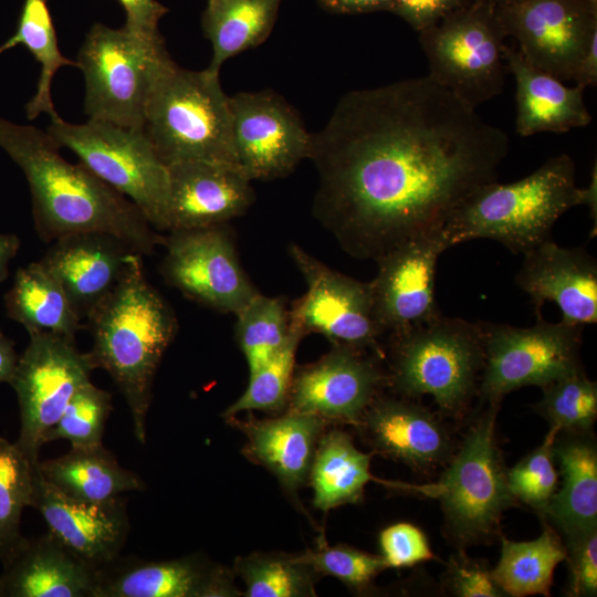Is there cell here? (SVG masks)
Instances as JSON below:
<instances>
[{"label":"cell","instance_id":"f6af8a7d","mask_svg":"<svg viewBox=\"0 0 597 597\" xmlns=\"http://www.w3.org/2000/svg\"><path fill=\"white\" fill-rule=\"evenodd\" d=\"M447 583L455 596L502 597L505 596L491 576V570L460 554L450 559Z\"/></svg>","mask_w":597,"mask_h":597},{"label":"cell","instance_id":"ac0fdd59","mask_svg":"<svg viewBox=\"0 0 597 597\" xmlns=\"http://www.w3.org/2000/svg\"><path fill=\"white\" fill-rule=\"evenodd\" d=\"M441 230L410 239L375 260L378 270L369 283L375 316L385 334L441 315L436 271L439 256L449 249Z\"/></svg>","mask_w":597,"mask_h":597},{"label":"cell","instance_id":"836d02e7","mask_svg":"<svg viewBox=\"0 0 597 597\" xmlns=\"http://www.w3.org/2000/svg\"><path fill=\"white\" fill-rule=\"evenodd\" d=\"M19 44L25 46L41 66L36 92L25 106L27 117L34 119L44 113L51 121L59 118L51 96L52 80L62 66L77 67V63L60 51L48 0H24L15 33L1 48L6 51Z\"/></svg>","mask_w":597,"mask_h":597},{"label":"cell","instance_id":"83f0119b","mask_svg":"<svg viewBox=\"0 0 597 597\" xmlns=\"http://www.w3.org/2000/svg\"><path fill=\"white\" fill-rule=\"evenodd\" d=\"M553 452L562 484L541 515L567 541L597 528V448L589 432H559Z\"/></svg>","mask_w":597,"mask_h":597},{"label":"cell","instance_id":"9a60e30c","mask_svg":"<svg viewBox=\"0 0 597 597\" xmlns=\"http://www.w3.org/2000/svg\"><path fill=\"white\" fill-rule=\"evenodd\" d=\"M495 11L523 57L559 81L574 80L597 35V0H514Z\"/></svg>","mask_w":597,"mask_h":597},{"label":"cell","instance_id":"7402d4cb","mask_svg":"<svg viewBox=\"0 0 597 597\" xmlns=\"http://www.w3.org/2000/svg\"><path fill=\"white\" fill-rule=\"evenodd\" d=\"M515 283L528 295L537 318L549 301L559 307L562 322L597 323V263L583 247L543 242L523 254Z\"/></svg>","mask_w":597,"mask_h":597},{"label":"cell","instance_id":"6da1fadb","mask_svg":"<svg viewBox=\"0 0 597 597\" xmlns=\"http://www.w3.org/2000/svg\"><path fill=\"white\" fill-rule=\"evenodd\" d=\"M507 151L504 130L429 75L350 91L312 134L313 213L350 256L376 260L441 230Z\"/></svg>","mask_w":597,"mask_h":597},{"label":"cell","instance_id":"f546056e","mask_svg":"<svg viewBox=\"0 0 597 597\" xmlns=\"http://www.w3.org/2000/svg\"><path fill=\"white\" fill-rule=\"evenodd\" d=\"M371 453L362 452L339 428L322 434L308 474L313 505L325 513L362 501L365 486L376 480L370 472Z\"/></svg>","mask_w":597,"mask_h":597},{"label":"cell","instance_id":"8d00e7d4","mask_svg":"<svg viewBox=\"0 0 597 597\" xmlns=\"http://www.w3.org/2000/svg\"><path fill=\"white\" fill-rule=\"evenodd\" d=\"M235 316V338L251 374L286 344L291 335L289 311L282 297L259 292Z\"/></svg>","mask_w":597,"mask_h":597},{"label":"cell","instance_id":"8992f818","mask_svg":"<svg viewBox=\"0 0 597 597\" xmlns=\"http://www.w3.org/2000/svg\"><path fill=\"white\" fill-rule=\"evenodd\" d=\"M143 130L167 167L188 160L235 165L229 96L207 69L168 61L151 86Z\"/></svg>","mask_w":597,"mask_h":597},{"label":"cell","instance_id":"11a10c76","mask_svg":"<svg viewBox=\"0 0 597 597\" xmlns=\"http://www.w3.org/2000/svg\"><path fill=\"white\" fill-rule=\"evenodd\" d=\"M3 52V49L0 46V54Z\"/></svg>","mask_w":597,"mask_h":597},{"label":"cell","instance_id":"b9f144b4","mask_svg":"<svg viewBox=\"0 0 597 597\" xmlns=\"http://www.w3.org/2000/svg\"><path fill=\"white\" fill-rule=\"evenodd\" d=\"M296 555L320 576L335 577L359 593L368 589L374 578L388 568L381 555L345 544L328 546L323 543L315 549L307 548Z\"/></svg>","mask_w":597,"mask_h":597},{"label":"cell","instance_id":"74e56055","mask_svg":"<svg viewBox=\"0 0 597 597\" xmlns=\"http://www.w3.org/2000/svg\"><path fill=\"white\" fill-rule=\"evenodd\" d=\"M301 339L300 335L291 331L281 350L250 374L247 389L223 411L222 417L228 418L252 410L266 413L283 412L289 400L295 370V355Z\"/></svg>","mask_w":597,"mask_h":597},{"label":"cell","instance_id":"52a82bcc","mask_svg":"<svg viewBox=\"0 0 597 597\" xmlns=\"http://www.w3.org/2000/svg\"><path fill=\"white\" fill-rule=\"evenodd\" d=\"M486 404L488 408L470 428L437 482L390 483L438 500L447 533L461 547L485 542L496 531L502 514L519 503L509 488L496 444L495 420L500 404Z\"/></svg>","mask_w":597,"mask_h":597},{"label":"cell","instance_id":"7dc6e473","mask_svg":"<svg viewBox=\"0 0 597 597\" xmlns=\"http://www.w3.org/2000/svg\"><path fill=\"white\" fill-rule=\"evenodd\" d=\"M126 12L125 28L134 32L156 33L158 21L168 9L157 0H118Z\"/></svg>","mask_w":597,"mask_h":597},{"label":"cell","instance_id":"4fadbf2b","mask_svg":"<svg viewBox=\"0 0 597 597\" xmlns=\"http://www.w3.org/2000/svg\"><path fill=\"white\" fill-rule=\"evenodd\" d=\"M289 254L306 283L289 311L290 329L302 338L321 334L332 345L383 356L385 333L375 316L370 283L328 268L298 244L291 243Z\"/></svg>","mask_w":597,"mask_h":597},{"label":"cell","instance_id":"4316f807","mask_svg":"<svg viewBox=\"0 0 597 597\" xmlns=\"http://www.w3.org/2000/svg\"><path fill=\"white\" fill-rule=\"evenodd\" d=\"M506 69L516 84V132L566 133L588 126L593 118L579 84L566 86L558 78L528 63L514 46L504 48Z\"/></svg>","mask_w":597,"mask_h":597},{"label":"cell","instance_id":"d6986e66","mask_svg":"<svg viewBox=\"0 0 597 597\" xmlns=\"http://www.w3.org/2000/svg\"><path fill=\"white\" fill-rule=\"evenodd\" d=\"M38 464L32 507L42 515L49 531L97 570L115 561L129 533L125 500L121 496L103 502L70 499L43 479Z\"/></svg>","mask_w":597,"mask_h":597},{"label":"cell","instance_id":"d4e9b609","mask_svg":"<svg viewBox=\"0 0 597 597\" xmlns=\"http://www.w3.org/2000/svg\"><path fill=\"white\" fill-rule=\"evenodd\" d=\"M133 252L113 234L81 232L53 241L40 262L62 285L83 318L116 285Z\"/></svg>","mask_w":597,"mask_h":597},{"label":"cell","instance_id":"816d5d0a","mask_svg":"<svg viewBox=\"0 0 597 597\" xmlns=\"http://www.w3.org/2000/svg\"><path fill=\"white\" fill-rule=\"evenodd\" d=\"M20 248V240L15 234L0 233V282L6 280L9 263Z\"/></svg>","mask_w":597,"mask_h":597},{"label":"cell","instance_id":"e0dca14e","mask_svg":"<svg viewBox=\"0 0 597 597\" xmlns=\"http://www.w3.org/2000/svg\"><path fill=\"white\" fill-rule=\"evenodd\" d=\"M380 358L368 350L332 345L320 359L294 370L284 411L312 415L328 425L356 426L387 387Z\"/></svg>","mask_w":597,"mask_h":597},{"label":"cell","instance_id":"d590c367","mask_svg":"<svg viewBox=\"0 0 597 597\" xmlns=\"http://www.w3.org/2000/svg\"><path fill=\"white\" fill-rule=\"evenodd\" d=\"M38 463L15 442L0 437V561L3 566L23 540L20 523L24 509L32 506Z\"/></svg>","mask_w":597,"mask_h":597},{"label":"cell","instance_id":"603a6c76","mask_svg":"<svg viewBox=\"0 0 597 597\" xmlns=\"http://www.w3.org/2000/svg\"><path fill=\"white\" fill-rule=\"evenodd\" d=\"M376 453L415 470L449 461L453 443L448 429L413 399L379 394L355 426Z\"/></svg>","mask_w":597,"mask_h":597},{"label":"cell","instance_id":"7a4b0ae2","mask_svg":"<svg viewBox=\"0 0 597 597\" xmlns=\"http://www.w3.org/2000/svg\"><path fill=\"white\" fill-rule=\"evenodd\" d=\"M0 148L27 178L35 230L43 241L102 232L117 237L142 255L163 244L164 237L128 198L81 163L64 159L46 130L0 117Z\"/></svg>","mask_w":597,"mask_h":597},{"label":"cell","instance_id":"db71d44e","mask_svg":"<svg viewBox=\"0 0 597 597\" xmlns=\"http://www.w3.org/2000/svg\"><path fill=\"white\" fill-rule=\"evenodd\" d=\"M481 1L490 3V4L494 6V7H499V6L512 2L514 0H481Z\"/></svg>","mask_w":597,"mask_h":597},{"label":"cell","instance_id":"e575fe53","mask_svg":"<svg viewBox=\"0 0 597 597\" xmlns=\"http://www.w3.org/2000/svg\"><path fill=\"white\" fill-rule=\"evenodd\" d=\"M232 569L247 597H312L321 577L296 554L253 552L234 559Z\"/></svg>","mask_w":597,"mask_h":597},{"label":"cell","instance_id":"8fae6325","mask_svg":"<svg viewBox=\"0 0 597 597\" xmlns=\"http://www.w3.org/2000/svg\"><path fill=\"white\" fill-rule=\"evenodd\" d=\"M484 365L478 395L500 404L509 392L544 387L584 371L580 347L584 325L549 323L542 317L531 327L480 322Z\"/></svg>","mask_w":597,"mask_h":597},{"label":"cell","instance_id":"2e32d148","mask_svg":"<svg viewBox=\"0 0 597 597\" xmlns=\"http://www.w3.org/2000/svg\"><path fill=\"white\" fill-rule=\"evenodd\" d=\"M229 103L235 165L251 181L287 176L310 157L312 134L281 95L239 92Z\"/></svg>","mask_w":597,"mask_h":597},{"label":"cell","instance_id":"f35d334b","mask_svg":"<svg viewBox=\"0 0 597 597\" xmlns=\"http://www.w3.org/2000/svg\"><path fill=\"white\" fill-rule=\"evenodd\" d=\"M535 410L559 432L588 433L597 418V384L584 371L544 387Z\"/></svg>","mask_w":597,"mask_h":597},{"label":"cell","instance_id":"ee69618b","mask_svg":"<svg viewBox=\"0 0 597 597\" xmlns=\"http://www.w3.org/2000/svg\"><path fill=\"white\" fill-rule=\"evenodd\" d=\"M569 565L568 594L596 596L597 593V528L566 541Z\"/></svg>","mask_w":597,"mask_h":597},{"label":"cell","instance_id":"681fc988","mask_svg":"<svg viewBox=\"0 0 597 597\" xmlns=\"http://www.w3.org/2000/svg\"><path fill=\"white\" fill-rule=\"evenodd\" d=\"M576 84L583 87L595 86L597 83V35L588 44L582 56L574 80Z\"/></svg>","mask_w":597,"mask_h":597},{"label":"cell","instance_id":"cb8c5ba5","mask_svg":"<svg viewBox=\"0 0 597 597\" xmlns=\"http://www.w3.org/2000/svg\"><path fill=\"white\" fill-rule=\"evenodd\" d=\"M226 422L243 433L242 453L253 463L270 471L283 490L292 498L308 480L318 441L328 423L305 413L283 411L272 418H224Z\"/></svg>","mask_w":597,"mask_h":597},{"label":"cell","instance_id":"ffe728a7","mask_svg":"<svg viewBox=\"0 0 597 597\" xmlns=\"http://www.w3.org/2000/svg\"><path fill=\"white\" fill-rule=\"evenodd\" d=\"M231 568L200 554L167 561L119 559L97 570L94 597H237Z\"/></svg>","mask_w":597,"mask_h":597},{"label":"cell","instance_id":"7c38bea8","mask_svg":"<svg viewBox=\"0 0 597 597\" xmlns=\"http://www.w3.org/2000/svg\"><path fill=\"white\" fill-rule=\"evenodd\" d=\"M19 357L10 381L20 410V432L15 443L33 462L46 431L61 417L72 396L95 370L88 353L81 352L75 338L38 332Z\"/></svg>","mask_w":597,"mask_h":597},{"label":"cell","instance_id":"4dcf8cb0","mask_svg":"<svg viewBox=\"0 0 597 597\" xmlns=\"http://www.w3.org/2000/svg\"><path fill=\"white\" fill-rule=\"evenodd\" d=\"M7 314L29 334L48 332L75 338L82 317L57 280L38 262L17 270L4 296Z\"/></svg>","mask_w":597,"mask_h":597},{"label":"cell","instance_id":"c3c4849f","mask_svg":"<svg viewBox=\"0 0 597 597\" xmlns=\"http://www.w3.org/2000/svg\"><path fill=\"white\" fill-rule=\"evenodd\" d=\"M326 11L337 14H359L388 11L389 0H317Z\"/></svg>","mask_w":597,"mask_h":597},{"label":"cell","instance_id":"60d3db41","mask_svg":"<svg viewBox=\"0 0 597 597\" xmlns=\"http://www.w3.org/2000/svg\"><path fill=\"white\" fill-rule=\"evenodd\" d=\"M558 433L557 428L549 427L543 442L506 470V480L513 496L540 514L557 490L558 474L553 446Z\"/></svg>","mask_w":597,"mask_h":597},{"label":"cell","instance_id":"277c9868","mask_svg":"<svg viewBox=\"0 0 597 597\" xmlns=\"http://www.w3.org/2000/svg\"><path fill=\"white\" fill-rule=\"evenodd\" d=\"M579 205H584V188L576 185L575 163L561 154L517 181L479 187L453 210L441 231L448 248L492 239L514 254H525L552 239L557 220Z\"/></svg>","mask_w":597,"mask_h":597},{"label":"cell","instance_id":"f907efd6","mask_svg":"<svg viewBox=\"0 0 597 597\" xmlns=\"http://www.w3.org/2000/svg\"><path fill=\"white\" fill-rule=\"evenodd\" d=\"M19 356L14 348V343L7 337L0 329V384H10L17 365Z\"/></svg>","mask_w":597,"mask_h":597},{"label":"cell","instance_id":"30bf717a","mask_svg":"<svg viewBox=\"0 0 597 597\" xmlns=\"http://www.w3.org/2000/svg\"><path fill=\"white\" fill-rule=\"evenodd\" d=\"M505 38L495 7L481 0L419 33L428 75L474 108L504 88Z\"/></svg>","mask_w":597,"mask_h":597},{"label":"cell","instance_id":"bcb514c9","mask_svg":"<svg viewBox=\"0 0 597 597\" xmlns=\"http://www.w3.org/2000/svg\"><path fill=\"white\" fill-rule=\"evenodd\" d=\"M471 0H389L388 12L404 19L418 33Z\"/></svg>","mask_w":597,"mask_h":597},{"label":"cell","instance_id":"484cf974","mask_svg":"<svg viewBox=\"0 0 597 597\" xmlns=\"http://www.w3.org/2000/svg\"><path fill=\"white\" fill-rule=\"evenodd\" d=\"M97 569L50 531L23 537L0 575V597H94Z\"/></svg>","mask_w":597,"mask_h":597},{"label":"cell","instance_id":"ab89813d","mask_svg":"<svg viewBox=\"0 0 597 597\" xmlns=\"http://www.w3.org/2000/svg\"><path fill=\"white\" fill-rule=\"evenodd\" d=\"M112 409V395L92 381L86 383L72 396L59 420L46 431L43 444L61 439L69 441L71 447L103 443Z\"/></svg>","mask_w":597,"mask_h":597},{"label":"cell","instance_id":"d6a6232c","mask_svg":"<svg viewBox=\"0 0 597 597\" xmlns=\"http://www.w3.org/2000/svg\"><path fill=\"white\" fill-rule=\"evenodd\" d=\"M566 555L565 544L549 524L532 541L515 542L502 536L500 559L491 576L505 596H548L554 570Z\"/></svg>","mask_w":597,"mask_h":597},{"label":"cell","instance_id":"1f68e13d","mask_svg":"<svg viewBox=\"0 0 597 597\" xmlns=\"http://www.w3.org/2000/svg\"><path fill=\"white\" fill-rule=\"evenodd\" d=\"M201 17L212 57L207 70L218 74L232 56L256 48L271 34L282 0H207Z\"/></svg>","mask_w":597,"mask_h":597},{"label":"cell","instance_id":"f1b7e54d","mask_svg":"<svg viewBox=\"0 0 597 597\" xmlns=\"http://www.w3.org/2000/svg\"><path fill=\"white\" fill-rule=\"evenodd\" d=\"M43 479L63 495L84 502H103L145 484L138 474L122 467L103 443L71 447L65 454L40 461Z\"/></svg>","mask_w":597,"mask_h":597},{"label":"cell","instance_id":"5b68a950","mask_svg":"<svg viewBox=\"0 0 597 597\" xmlns=\"http://www.w3.org/2000/svg\"><path fill=\"white\" fill-rule=\"evenodd\" d=\"M388 335L387 386L395 395H428L443 415L461 417L478 395L484 365L480 322L441 314Z\"/></svg>","mask_w":597,"mask_h":597},{"label":"cell","instance_id":"5bb4252c","mask_svg":"<svg viewBox=\"0 0 597 597\" xmlns=\"http://www.w3.org/2000/svg\"><path fill=\"white\" fill-rule=\"evenodd\" d=\"M163 245L166 282L202 306L235 315L259 293L241 265L228 223L169 231Z\"/></svg>","mask_w":597,"mask_h":597},{"label":"cell","instance_id":"3957f363","mask_svg":"<svg viewBox=\"0 0 597 597\" xmlns=\"http://www.w3.org/2000/svg\"><path fill=\"white\" fill-rule=\"evenodd\" d=\"M142 256L128 255L121 279L86 318L92 363L116 384L128 406L134 434L145 443L155 375L175 338L177 320L147 280Z\"/></svg>","mask_w":597,"mask_h":597},{"label":"cell","instance_id":"7bdbcfd3","mask_svg":"<svg viewBox=\"0 0 597 597\" xmlns=\"http://www.w3.org/2000/svg\"><path fill=\"white\" fill-rule=\"evenodd\" d=\"M379 547L387 567H411L434 558L426 534L408 522L385 527L379 534Z\"/></svg>","mask_w":597,"mask_h":597},{"label":"cell","instance_id":"f5cc1de1","mask_svg":"<svg viewBox=\"0 0 597 597\" xmlns=\"http://www.w3.org/2000/svg\"><path fill=\"white\" fill-rule=\"evenodd\" d=\"M584 205L588 207L590 216L594 219V233H596L597 218V172L596 165L591 172V179L587 187L584 188Z\"/></svg>","mask_w":597,"mask_h":597},{"label":"cell","instance_id":"44dd1931","mask_svg":"<svg viewBox=\"0 0 597 597\" xmlns=\"http://www.w3.org/2000/svg\"><path fill=\"white\" fill-rule=\"evenodd\" d=\"M167 168V231L226 224L254 201L251 180L233 164L188 160Z\"/></svg>","mask_w":597,"mask_h":597},{"label":"cell","instance_id":"9c48e42d","mask_svg":"<svg viewBox=\"0 0 597 597\" xmlns=\"http://www.w3.org/2000/svg\"><path fill=\"white\" fill-rule=\"evenodd\" d=\"M46 132L80 163L128 198L156 231H167L168 168L143 129L88 119H52Z\"/></svg>","mask_w":597,"mask_h":597},{"label":"cell","instance_id":"ba28073f","mask_svg":"<svg viewBox=\"0 0 597 597\" xmlns=\"http://www.w3.org/2000/svg\"><path fill=\"white\" fill-rule=\"evenodd\" d=\"M171 57L159 32H134L95 23L76 57L85 82L88 119L143 129L147 100Z\"/></svg>","mask_w":597,"mask_h":597}]
</instances>
